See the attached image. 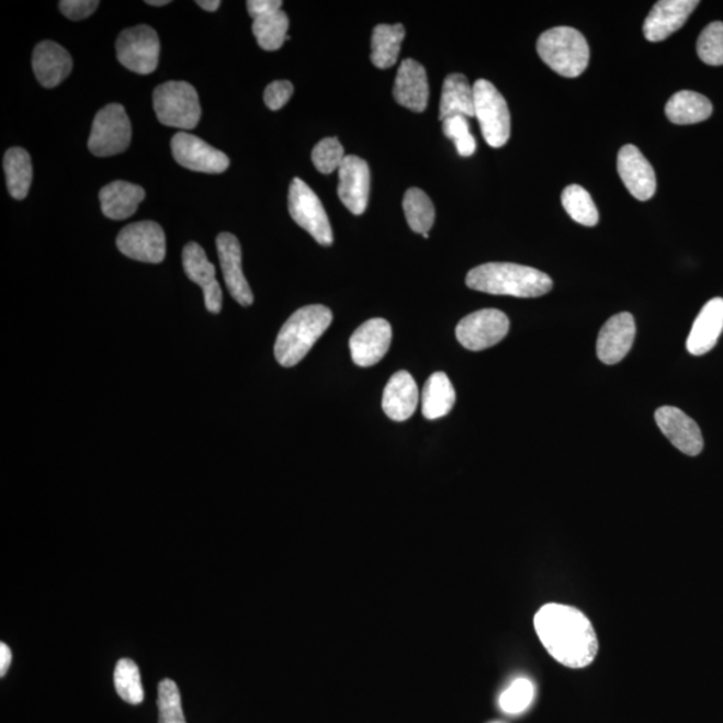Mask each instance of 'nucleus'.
I'll return each instance as SVG.
<instances>
[{
	"label": "nucleus",
	"instance_id": "nucleus-19",
	"mask_svg": "<svg viewBox=\"0 0 723 723\" xmlns=\"http://www.w3.org/2000/svg\"><path fill=\"white\" fill-rule=\"evenodd\" d=\"M698 4L697 0H660L644 21V36L649 42L667 39L684 26Z\"/></svg>",
	"mask_w": 723,
	"mask_h": 723
},
{
	"label": "nucleus",
	"instance_id": "nucleus-33",
	"mask_svg": "<svg viewBox=\"0 0 723 723\" xmlns=\"http://www.w3.org/2000/svg\"><path fill=\"white\" fill-rule=\"evenodd\" d=\"M562 204L573 221L586 227H595L599 223V211L591 194L580 185H569L562 193Z\"/></svg>",
	"mask_w": 723,
	"mask_h": 723
},
{
	"label": "nucleus",
	"instance_id": "nucleus-38",
	"mask_svg": "<svg viewBox=\"0 0 723 723\" xmlns=\"http://www.w3.org/2000/svg\"><path fill=\"white\" fill-rule=\"evenodd\" d=\"M443 135L453 139L455 149L459 155L470 157L475 154L477 144L475 137L472 136L470 131V123L465 115H452L442 121Z\"/></svg>",
	"mask_w": 723,
	"mask_h": 723
},
{
	"label": "nucleus",
	"instance_id": "nucleus-1",
	"mask_svg": "<svg viewBox=\"0 0 723 723\" xmlns=\"http://www.w3.org/2000/svg\"><path fill=\"white\" fill-rule=\"evenodd\" d=\"M533 624L540 642L558 664L585 668L597 658V633L591 621L575 607L545 605L534 615Z\"/></svg>",
	"mask_w": 723,
	"mask_h": 723
},
{
	"label": "nucleus",
	"instance_id": "nucleus-14",
	"mask_svg": "<svg viewBox=\"0 0 723 723\" xmlns=\"http://www.w3.org/2000/svg\"><path fill=\"white\" fill-rule=\"evenodd\" d=\"M655 421L662 433L678 451L696 457L703 451V437L700 427L678 407L664 406L655 413Z\"/></svg>",
	"mask_w": 723,
	"mask_h": 723
},
{
	"label": "nucleus",
	"instance_id": "nucleus-10",
	"mask_svg": "<svg viewBox=\"0 0 723 723\" xmlns=\"http://www.w3.org/2000/svg\"><path fill=\"white\" fill-rule=\"evenodd\" d=\"M509 331V319L500 309L485 308L467 315L455 328V337L465 349L483 351L500 343Z\"/></svg>",
	"mask_w": 723,
	"mask_h": 723
},
{
	"label": "nucleus",
	"instance_id": "nucleus-29",
	"mask_svg": "<svg viewBox=\"0 0 723 723\" xmlns=\"http://www.w3.org/2000/svg\"><path fill=\"white\" fill-rule=\"evenodd\" d=\"M403 24H379L372 38V63L375 68L385 70L397 64L400 45L405 39Z\"/></svg>",
	"mask_w": 723,
	"mask_h": 723
},
{
	"label": "nucleus",
	"instance_id": "nucleus-37",
	"mask_svg": "<svg viewBox=\"0 0 723 723\" xmlns=\"http://www.w3.org/2000/svg\"><path fill=\"white\" fill-rule=\"evenodd\" d=\"M159 723H187L181 707L178 685L172 679H162L159 685Z\"/></svg>",
	"mask_w": 723,
	"mask_h": 723
},
{
	"label": "nucleus",
	"instance_id": "nucleus-7",
	"mask_svg": "<svg viewBox=\"0 0 723 723\" xmlns=\"http://www.w3.org/2000/svg\"><path fill=\"white\" fill-rule=\"evenodd\" d=\"M132 142V124L123 105L111 103L97 113L88 147L97 157L123 154Z\"/></svg>",
	"mask_w": 723,
	"mask_h": 723
},
{
	"label": "nucleus",
	"instance_id": "nucleus-9",
	"mask_svg": "<svg viewBox=\"0 0 723 723\" xmlns=\"http://www.w3.org/2000/svg\"><path fill=\"white\" fill-rule=\"evenodd\" d=\"M115 48L120 64L137 75H150L159 66V35L147 24L121 33Z\"/></svg>",
	"mask_w": 723,
	"mask_h": 723
},
{
	"label": "nucleus",
	"instance_id": "nucleus-27",
	"mask_svg": "<svg viewBox=\"0 0 723 723\" xmlns=\"http://www.w3.org/2000/svg\"><path fill=\"white\" fill-rule=\"evenodd\" d=\"M665 111L673 124L691 125L707 121L713 113V105L707 97L682 90L668 100Z\"/></svg>",
	"mask_w": 723,
	"mask_h": 723
},
{
	"label": "nucleus",
	"instance_id": "nucleus-43",
	"mask_svg": "<svg viewBox=\"0 0 723 723\" xmlns=\"http://www.w3.org/2000/svg\"><path fill=\"white\" fill-rule=\"evenodd\" d=\"M12 660V653L8 644L0 643V677H4L8 673Z\"/></svg>",
	"mask_w": 723,
	"mask_h": 723
},
{
	"label": "nucleus",
	"instance_id": "nucleus-3",
	"mask_svg": "<svg viewBox=\"0 0 723 723\" xmlns=\"http://www.w3.org/2000/svg\"><path fill=\"white\" fill-rule=\"evenodd\" d=\"M332 321V313L325 306L312 305L297 309L279 331L275 343L276 361L293 368L305 358Z\"/></svg>",
	"mask_w": 723,
	"mask_h": 723
},
{
	"label": "nucleus",
	"instance_id": "nucleus-17",
	"mask_svg": "<svg viewBox=\"0 0 723 723\" xmlns=\"http://www.w3.org/2000/svg\"><path fill=\"white\" fill-rule=\"evenodd\" d=\"M618 172L623 184L636 200L647 202L656 191V178L652 163L635 145H624L618 155Z\"/></svg>",
	"mask_w": 723,
	"mask_h": 723
},
{
	"label": "nucleus",
	"instance_id": "nucleus-31",
	"mask_svg": "<svg viewBox=\"0 0 723 723\" xmlns=\"http://www.w3.org/2000/svg\"><path fill=\"white\" fill-rule=\"evenodd\" d=\"M404 211L413 233L429 235L436 221V210L427 193L418 188H410L405 193Z\"/></svg>",
	"mask_w": 723,
	"mask_h": 723
},
{
	"label": "nucleus",
	"instance_id": "nucleus-5",
	"mask_svg": "<svg viewBox=\"0 0 723 723\" xmlns=\"http://www.w3.org/2000/svg\"><path fill=\"white\" fill-rule=\"evenodd\" d=\"M154 106L160 123L182 131H192L202 118L196 89L191 83L172 81L160 84L154 93Z\"/></svg>",
	"mask_w": 723,
	"mask_h": 723
},
{
	"label": "nucleus",
	"instance_id": "nucleus-25",
	"mask_svg": "<svg viewBox=\"0 0 723 723\" xmlns=\"http://www.w3.org/2000/svg\"><path fill=\"white\" fill-rule=\"evenodd\" d=\"M147 196L144 188L126 181H114L100 192L102 214L112 221H125L135 215Z\"/></svg>",
	"mask_w": 723,
	"mask_h": 723
},
{
	"label": "nucleus",
	"instance_id": "nucleus-44",
	"mask_svg": "<svg viewBox=\"0 0 723 723\" xmlns=\"http://www.w3.org/2000/svg\"><path fill=\"white\" fill-rule=\"evenodd\" d=\"M196 3L203 10L211 12L216 11L222 5V2H218V0H199Z\"/></svg>",
	"mask_w": 723,
	"mask_h": 723
},
{
	"label": "nucleus",
	"instance_id": "nucleus-6",
	"mask_svg": "<svg viewBox=\"0 0 723 723\" xmlns=\"http://www.w3.org/2000/svg\"><path fill=\"white\" fill-rule=\"evenodd\" d=\"M475 91V117L482 127L485 142L492 148H501L510 137V113L506 99L494 83L478 80Z\"/></svg>",
	"mask_w": 723,
	"mask_h": 723
},
{
	"label": "nucleus",
	"instance_id": "nucleus-21",
	"mask_svg": "<svg viewBox=\"0 0 723 723\" xmlns=\"http://www.w3.org/2000/svg\"><path fill=\"white\" fill-rule=\"evenodd\" d=\"M393 95L400 106L409 111L422 113L428 108V76L421 64L410 58L400 64Z\"/></svg>",
	"mask_w": 723,
	"mask_h": 723
},
{
	"label": "nucleus",
	"instance_id": "nucleus-18",
	"mask_svg": "<svg viewBox=\"0 0 723 723\" xmlns=\"http://www.w3.org/2000/svg\"><path fill=\"white\" fill-rule=\"evenodd\" d=\"M224 281L230 296L239 305L248 307L253 303V294L241 269V246L235 235L224 233L216 240Z\"/></svg>",
	"mask_w": 723,
	"mask_h": 723
},
{
	"label": "nucleus",
	"instance_id": "nucleus-32",
	"mask_svg": "<svg viewBox=\"0 0 723 723\" xmlns=\"http://www.w3.org/2000/svg\"><path fill=\"white\" fill-rule=\"evenodd\" d=\"M289 27V16L281 10L253 20L252 33L257 36L258 44L263 50L276 52L285 41L290 39Z\"/></svg>",
	"mask_w": 723,
	"mask_h": 723
},
{
	"label": "nucleus",
	"instance_id": "nucleus-36",
	"mask_svg": "<svg viewBox=\"0 0 723 723\" xmlns=\"http://www.w3.org/2000/svg\"><path fill=\"white\" fill-rule=\"evenodd\" d=\"M534 698V686L530 679H516L500 697V708L507 714H520L531 707Z\"/></svg>",
	"mask_w": 723,
	"mask_h": 723
},
{
	"label": "nucleus",
	"instance_id": "nucleus-12",
	"mask_svg": "<svg viewBox=\"0 0 723 723\" xmlns=\"http://www.w3.org/2000/svg\"><path fill=\"white\" fill-rule=\"evenodd\" d=\"M172 154L174 160L194 172L223 173L229 167V159L223 151L211 147L202 138L180 132L172 138Z\"/></svg>",
	"mask_w": 723,
	"mask_h": 723
},
{
	"label": "nucleus",
	"instance_id": "nucleus-22",
	"mask_svg": "<svg viewBox=\"0 0 723 723\" xmlns=\"http://www.w3.org/2000/svg\"><path fill=\"white\" fill-rule=\"evenodd\" d=\"M33 70L42 87L53 89L71 75L72 59L56 42H41L33 54Z\"/></svg>",
	"mask_w": 723,
	"mask_h": 723
},
{
	"label": "nucleus",
	"instance_id": "nucleus-34",
	"mask_svg": "<svg viewBox=\"0 0 723 723\" xmlns=\"http://www.w3.org/2000/svg\"><path fill=\"white\" fill-rule=\"evenodd\" d=\"M115 691L121 700L139 704L144 702L145 692L142 682L139 668L132 659H120L114 670Z\"/></svg>",
	"mask_w": 723,
	"mask_h": 723
},
{
	"label": "nucleus",
	"instance_id": "nucleus-28",
	"mask_svg": "<svg viewBox=\"0 0 723 723\" xmlns=\"http://www.w3.org/2000/svg\"><path fill=\"white\" fill-rule=\"evenodd\" d=\"M455 404V392L445 373H434L422 392V415L427 419H439L451 413Z\"/></svg>",
	"mask_w": 723,
	"mask_h": 723
},
{
	"label": "nucleus",
	"instance_id": "nucleus-41",
	"mask_svg": "<svg viewBox=\"0 0 723 723\" xmlns=\"http://www.w3.org/2000/svg\"><path fill=\"white\" fill-rule=\"evenodd\" d=\"M99 5L97 0H63L59 2V10L70 21H81L93 14Z\"/></svg>",
	"mask_w": 723,
	"mask_h": 723
},
{
	"label": "nucleus",
	"instance_id": "nucleus-4",
	"mask_svg": "<svg viewBox=\"0 0 723 723\" xmlns=\"http://www.w3.org/2000/svg\"><path fill=\"white\" fill-rule=\"evenodd\" d=\"M538 53L546 66L567 78L579 77L589 64L585 35L573 27H554L540 35Z\"/></svg>",
	"mask_w": 723,
	"mask_h": 723
},
{
	"label": "nucleus",
	"instance_id": "nucleus-35",
	"mask_svg": "<svg viewBox=\"0 0 723 723\" xmlns=\"http://www.w3.org/2000/svg\"><path fill=\"white\" fill-rule=\"evenodd\" d=\"M697 53L702 63L710 66L723 65V23L713 22L703 32L697 42Z\"/></svg>",
	"mask_w": 723,
	"mask_h": 723
},
{
	"label": "nucleus",
	"instance_id": "nucleus-8",
	"mask_svg": "<svg viewBox=\"0 0 723 723\" xmlns=\"http://www.w3.org/2000/svg\"><path fill=\"white\" fill-rule=\"evenodd\" d=\"M289 211L297 226L307 230L319 245L326 247L332 245V229L324 204L317 193L297 178L290 185Z\"/></svg>",
	"mask_w": 723,
	"mask_h": 723
},
{
	"label": "nucleus",
	"instance_id": "nucleus-40",
	"mask_svg": "<svg viewBox=\"0 0 723 723\" xmlns=\"http://www.w3.org/2000/svg\"><path fill=\"white\" fill-rule=\"evenodd\" d=\"M294 94L293 83L289 81H275L269 84L264 91V102L271 111H281L287 105L291 97Z\"/></svg>",
	"mask_w": 723,
	"mask_h": 723
},
{
	"label": "nucleus",
	"instance_id": "nucleus-11",
	"mask_svg": "<svg viewBox=\"0 0 723 723\" xmlns=\"http://www.w3.org/2000/svg\"><path fill=\"white\" fill-rule=\"evenodd\" d=\"M117 247L127 258L159 264L167 255L166 234L160 224L155 222L133 223L121 230Z\"/></svg>",
	"mask_w": 723,
	"mask_h": 723
},
{
	"label": "nucleus",
	"instance_id": "nucleus-2",
	"mask_svg": "<svg viewBox=\"0 0 723 723\" xmlns=\"http://www.w3.org/2000/svg\"><path fill=\"white\" fill-rule=\"evenodd\" d=\"M466 285L479 293L515 297L549 294L554 282L546 273L515 263H486L467 273Z\"/></svg>",
	"mask_w": 723,
	"mask_h": 723
},
{
	"label": "nucleus",
	"instance_id": "nucleus-39",
	"mask_svg": "<svg viewBox=\"0 0 723 723\" xmlns=\"http://www.w3.org/2000/svg\"><path fill=\"white\" fill-rule=\"evenodd\" d=\"M344 159V149L336 137L321 139L313 150L314 166L324 174L336 172Z\"/></svg>",
	"mask_w": 723,
	"mask_h": 723
},
{
	"label": "nucleus",
	"instance_id": "nucleus-26",
	"mask_svg": "<svg viewBox=\"0 0 723 723\" xmlns=\"http://www.w3.org/2000/svg\"><path fill=\"white\" fill-rule=\"evenodd\" d=\"M452 115L475 117V91L463 75H451L443 81L440 120H447Z\"/></svg>",
	"mask_w": 723,
	"mask_h": 723
},
{
	"label": "nucleus",
	"instance_id": "nucleus-20",
	"mask_svg": "<svg viewBox=\"0 0 723 723\" xmlns=\"http://www.w3.org/2000/svg\"><path fill=\"white\" fill-rule=\"evenodd\" d=\"M635 332L633 315L629 313L613 315L599 332L597 344L599 360L606 364L623 361L633 348Z\"/></svg>",
	"mask_w": 723,
	"mask_h": 723
},
{
	"label": "nucleus",
	"instance_id": "nucleus-24",
	"mask_svg": "<svg viewBox=\"0 0 723 723\" xmlns=\"http://www.w3.org/2000/svg\"><path fill=\"white\" fill-rule=\"evenodd\" d=\"M418 400L419 392L416 381L403 370V372L394 374L387 382L382 407L393 421L403 422L415 415Z\"/></svg>",
	"mask_w": 723,
	"mask_h": 723
},
{
	"label": "nucleus",
	"instance_id": "nucleus-23",
	"mask_svg": "<svg viewBox=\"0 0 723 723\" xmlns=\"http://www.w3.org/2000/svg\"><path fill=\"white\" fill-rule=\"evenodd\" d=\"M723 331V300L714 297L698 314L688 338V350L692 355H703L714 348Z\"/></svg>",
	"mask_w": 723,
	"mask_h": 723
},
{
	"label": "nucleus",
	"instance_id": "nucleus-13",
	"mask_svg": "<svg viewBox=\"0 0 723 723\" xmlns=\"http://www.w3.org/2000/svg\"><path fill=\"white\" fill-rule=\"evenodd\" d=\"M392 338V326L387 320L376 318L364 321L350 338L352 361L361 368L374 366L391 349Z\"/></svg>",
	"mask_w": 723,
	"mask_h": 723
},
{
	"label": "nucleus",
	"instance_id": "nucleus-30",
	"mask_svg": "<svg viewBox=\"0 0 723 723\" xmlns=\"http://www.w3.org/2000/svg\"><path fill=\"white\" fill-rule=\"evenodd\" d=\"M3 168L11 197L26 199L33 182V163L27 151L22 148L5 151Z\"/></svg>",
	"mask_w": 723,
	"mask_h": 723
},
{
	"label": "nucleus",
	"instance_id": "nucleus-42",
	"mask_svg": "<svg viewBox=\"0 0 723 723\" xmlns=\"http://www.w3.org/2000/svg\"><path fill=\"white\" fill-rule=\"evenodd\" d=\"M283 2L281 0H249L247 9L252 20L258 18L271 15L273 12L282 10Z\"/></svg>",
	"mask_w": 723,
	"mask_h": 723
},
{
	"label": "nucleus",
	"instance_id": "nucleus-16",
	"mask_svg": "<svg viewBox=\"0 0 723 723\" xmlns=\"http://www.w3.org/2000/svg\"><path fill=\"white\" fill-rule=\"evenodd\" d=\"M182 266L187 276L204 291L205 307L212 314H218L223 307V291L216 279L215 266L211 263L202 246L190 242L182 251Z\"/></svg>",
	"mask_w": 723,
	"mask_h": 723
},
{
	"label": "nucleus",
	"instance_id": "nucleus-45",
	"mask_svg": "<svg viewBox=\"0 0 723 723\" xmlns=\"http://www.w3.org/2000/svg\"><path fill=\"white\" fill-rule=\"evenodd\" d=\"M169 0H148L147 4L156 5V8H161V5L169 4Z\"/></svg>",
	"mask_w": 723,
	"mask_h": 723
},
{
	"label": "nucleus",
	"instance_id": "nucleus-15",
	"mask_svg": "<svg viewBox=\"0 0 723 723\" xmlns=\"http://www.w3.org/2000/svg\"><path fill=\"white\" fill-rule=\"evenodd\" d=\"M338 196L351 214L362 215L370 196V168L358 156H346L340 166Z\"/></svg>",
	"mask_w": 723,
	"mask_h": 723
}]
</instances>
